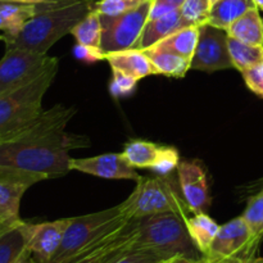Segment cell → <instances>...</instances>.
<instances>
[{"label": "cell", "instance_id": "obj_41", "mask_svg": "<svg viewBox=\"0 0 263 263\" xmlns=\"http://www.w3.org/2000/svg\"><path fill=\"white\" fill-rule=\"evenodd\" d=\"M218 0H210V4H211V8H212V5H215L216 3H217Z\"/></svg>", "mask_w": 263, "mask_h": 263}, {"label": "cell", "instance_id": "obj_13", "mask_svg": "<svg viewBox=\"0 0 263 263\" xmlns=\"http://www.w3.org/2000/svg\"><path fill=\"white\" fill-rule=\"evenodd\" d=\"M72 218H61L50 222L22 225L26 236V249L41 263H50L61 247Z\"/></svg>", "mask_w": 263, "mask_h": 263}, {"label": "cell", "instance_id": "obj_31", "mask_svg": "<svg viewBox=\"0 0 263 263\" xmlns=\"http://www.w3.org/2000/svg\"><path fill=\"white\" fill-rule=\"evenodd\" d=\"M163 261H167V259H163L154 252L146 251V249H136L133 246L130 251L123 253L112 263H161Z\"/></svg>", "mask_w": 263, "mask_h": 263}, {"label": "cell", "instance_id": "obj_27", "mask_svg": "<svg viewBox=\"0 0 263 263\" xmlns=\"http://www.w3.org/2000/svg\"><path fill=\"white\" fill-rule=\"evenodd\" d=\"M22 225L0 234V263H15L26 251Z\"/></svg>", "mask_w": 263, "mask_h": 263}, {"label": "cell", "instance_id": "obj_2", "mask_svg": "<svg viewBox=\"0 0 263 263\" xmlns=\"http://www.w3.org/2000/svg\"><path fill=\"white\" fill-rule=\"evenodd\" d=\"M92 5L86 0H49L36 4V14L15 36L4 37L5 49H26L46 54L49 49L86 17Z\"/></svg>", "mask_w": 263, "mask_h": 263}, {"label": "cell", "instance_id": "obj_36", "mask_svg": "<svg viewBox=\"0 0 263 263\" xmlns=\"http://www.w3.org/2000/svg\"><path fill=\"white\" fill-rule=\"evenodd\" d=\"M15 263H41V262L37 261V259H36L35 257H33L32 254H31L30 252L26 249V251L23 252L22 256L20 257V259H18V261Z\"/></svg>", "mask_w": 263, "mask_h": 263}, {"label": "cell", "instance_id": "obj_14", "mask_svg": "<svg viewBox=\"0 0 263 263\" xmlns=\"http://www.w3.org/2000/svg\"><path fill=\"white\" fill-rule=\"evenodd\" d=\"M259 241H254L251 229L243 216L229 221L220 226L217 235L211 246L210 252L204 257L225 258L246 252L258 251Z\"/></svg>", "mask_w": 263, "mask_h": 263}, {"label": "cell", "instance_id": "obj_23", "mask_svg": "<svg viewBox=\"0 0 263 263\" xmlns=\"http://www.w3.org/2000/svg\"><path fill=\"white\" fill-rule=\"evenodd\" d=\"M252 8H257L253 0H218L212 5L208 25L228 30L229 26Z\"/></svg>", "mask_w": 263, "mask_h": 263}, {"label": "cell", "instance_id": "obj_44", "mask_svg": "<svg viewBox=\"0 0 263 263\" xmlns=\"http://www.w3.org/2000/svg\"><path fill=\"white\" fill-rule=\"evenodd\" d=\"M2 3H3V0H0V4H2Z\"/></svg>", "mask_w": 263, "mask_h": 263}, {"label": "cell", "instance_id": "obj_6", "mask_svg": "<svg viewBox=\"0 0 263 263\" xmlns=\"http://www.w3.org/2000/svg\"><path fill=\"white\" fill-rule=\"evenodd\" d=\"M130 221V218L126 216L122 204L100 212L72 217L61 247L50 263H61L91 244L92 241L123 228Z\"/></svg>", "mask_w": 263, "mask_h": 263}, {"label": "cell", "instance_id": "obj_22", "mask_svg": "<svg viewBox=\"0 0 263 263\" xmlns=\"http://www.w3.org/2000/svg\"><path fill=\"white\" fill-rule=\"evenodd\" d=\"M35 14V4L3 2L0 4V30L4 31L3 36H15Z\"/></svg>", "mask_w": 263, "mask_h": 263}, {"label": "cell", "instance_id": "obj_10", "mask_svg": "<svg viewBox=\"0 0 263 263\" xmlns=\"http://www.w3.org/2000/svg\"><path fill=\"white\" fill-rule=\"evenodd\" d=\"M228 39L226 30L208 23L199 26V39L190 62V69L216 72L234 68L229 53Z\"/></svg>", "mask_w": 263, "mask_h": 263}, {"label": "cell", "instance_id": "obj_5", "mask_svg": "<svg viewBox=\"0 0 263 263\" xmlns=\"http://www.w3.org/2000/svg\"><path fill=\"white\" fill-rule=\"evenodd\" d=\"M130 220H139L158 213H177L186 220L187 205L182 195H179L167 175L143 177L138 180L135 190L121 203Z\"/></svg>", "mask_w": 263, "mask_h": 263}, {"label": "cell", "instance_id": "obj_39", "mask_svg": "<svg viewBox=\"0 0 263 263\" xmlns=\"http://www.w3.org/2000/svg\"><path fill=\"white\" fill-rule=\"evenodd\" d=\"M161 263H192L186 259H181V258H174V259H167V261H163Z\"/></svg>", "mask_w": 263, "mask_h": 263}, {"label": "cell", "instance_id": "obj_32", "mask_svg": "<svg viewBox=\"0 0 263 263\" xmlns=\"http://www.w3.org/2000/svg\"><path fill=\"white\" fill-rule=\"evenodd\" d=\"M243 79L252 92L263 98V61L253 68L243 72Z\"/></svg>", "mask_w": 263, "mask_h": 263}, {"label": "cell", "instance_id": "obj_34", "mask_svg": "<svg viewBox=\"0 0 263 263\" xmlns=\"http://www.w3.org/2000/svg\"><path fill=\"white\" fill-rule=\"evenodd\" d=\"M257 251L252 252H246V253L236 254V256L231 257H225V258H208V257L202 256L198 261L192 262V263H246L247 259L251 256L256 254Z\"/></svg>", "mask_w": 263, "mask_h": 263}, {"label": "cell", "instance_id": "obj_3", "mask_svg": "<svg viewBox=\"0 0 263 263\" xmlns=\"http://www.w3.org/2000/svg\"><path fill=\"white\" fill-rule=\"evenodd\" d=\"M134 248L152 251L163 259L195 262L202 257L187 233L185 218L177 213H158L139 218Z\"/></svg>", "mask_w": 263, "mask_h": 263}, {"label": "cell", "instance_id": "obj_16", "mask_svg": "<svg viewBox=\"0 0 263 263\" xmlns=\"http://www.w3.org/2000/svg\"><path fill=\"white\" fill-rule=\"evenodd\" d=\"M69 170L108 180L140 179L135 167L131 166L123 153H108L90 158H71Z\"/></svg>", "mask_w": 263, "mask_h": 263}, {"label": "cell", "instance_id": "obj_26", "mask_svg": "<svg viewBox=\"0 0 263 263\" xmlns=\"http://www.w3.org/2000/svg\"><path fill=\"white\" fill-rule=\"evenodd\" d=\"M228 45L234 68L241 73L263 61V46L261 45H249L230 36L228 39Z\"/></svg>", "mask_w": 263, "mask_h": 263}, {"label": "cell", "instance_id": "obj_20", "mask_svg": "<svg viewBox=\"0 0 263 263\" xmlns=\"http://www.w3.org/2000/svg\"><path fill=\"white\" fill-rule=\"evenodd\" d=\"M198 39H199V26H185L151 48L177 54V55L184 57L192 62L195 48H197Z\"/></svg>", "mask_w": 263, "mask_h": 263}, {"label": "cell", "instance_id": "obj_33", "mask_svg": "<svg viewBox=\"0 0 263 263\" xmlns=\"http://www.w3.org/2000/svg\"><path fill=\"white\" fill-rule=\"evenodd\" d=\"M185 0H151V12L148 20L161 17L175 9H180Z\"/></svg>", "mask_w": 263, "mask_h": 263}, {"label": "cell", "instance_id": "obj_7", "mask_svg": "<svg viewBox=\"0 0 263 263\" xmlns=\"http://www.w3.org/2000/svg\"><path fill=\"white\" fill-rule=\"evenodd\" d=\"M149 12H151V0L125 14L116 15V17L100 15L103 53L107 54L135 48L143 32L144 26L148 22Z\"/></svg>", "mask_w": 263, "mask_h": 263}, {"label": "cell", "instance_id": "obj_29", "mask_svg": "<svg viewBox=\"0 0 263 263\" xmlns=\"http://www.w3.org/2000/svg\"><path fill=\"white\" fill-rule=\"evenodd\" d=\"M180 12L189 26H202L210 18V0H185Z\"/></svg>", "mask_w": 263, "mask_h": 263}, {"label": "cell", "instance_id": "obj_9", "mask_svg": "<svg viewBox=\"0 0 263 263\" xmlns=\"http://www.w3.org/2000/svg\"><path fill=\"white\" fill-rule=\"evenodd\" d=\"M136 236L138 220H131L123 228L92 241L61 263H112L131 249Z\"/></svg>", "mask_w": 263, "mask_h": 263}, {"label": "cell", "instance_id": "obj_30", "mask_svg": "<svg viewBox=\"0 0 263 263\" xmlns=\"http://www.w3.org/2000/svg\"><path fill=\"white\" fill-rule=\"evenodd\" d=\"M148 0H98L92 4V9L100 15L116 17L135 10Z\"/></svg>", "mask_w": 263, "mask_h": 263}, {"label": "cell", "instance_id": "obj_37", "mask_svg": "<svg viewBox=\"0 0 263 263\" xmlns=\"http://www.w3.org/2000/svg\"><path fill=\"white\" fill-rule=\"evenodd\" d=\"M3 2L8 3H22V4H41V3H46L49 0H3Z\"/></svg>", "mask_w": 263, "mask_h": 263}, {"label": "cell", "instance_id": "obj_15", "mask_svg": "<svg viewBox=\"0 0 263 263\" xmlns=\"http://www.w3.org/2000/svg\"><path fill=\"white\" fill-rule=\"evenodd\" d=\"M180 189L190 213L207 212L211 207L207 174L199 161L180 162L177 166Z\"/></svg>", "mask_w": 263, "mask_h": 263}, {"label": "cell", "instance_id": "obj_35", "mask_svg": "<svg viewBox=\"0 0 263 263\" xmlns=\"http://www.w3.org/2000/svg\"><path fill=\"white\" fill-rule=\"evenodd\" d=\"M113 80H115V86L118 91L125 92L130 91L134 89V86L136 85V81H134L133 79H128V77L122 76V74L113 73Z\"/></svg>", "mask_w": 263, "mask_h": 263}, {"label": "cell", "instance_id": "obj_42", "mask_svg": "<svg viewBox=\"0 0 263 263\" xmlns=\"http://www.w3.org/2000/svg\"><path fill=\"white\" fill-rule=\"evenodd\" d=\"M86 2H89V3H90V4H91V5H92V4H94V3H95V2H98V0H86Z\"/></svg>", "mask_w": 263, "mask_h": 263}, {"label": "cell", "instance_id": "obj_43", "mask_svg": "<svg viewBox=\"0 0 263 263\" xmlns=\"http://www.w3.org/2000/svg\"><path fill=\"white\" fill-rule=\"evenodd\" d=\"M0 40H3V35H0Z\"/></svg>", "mask_w": 263, "mask_h": 263}, {"label": "cell", "instance_id": "obj_19", "mask_svg": "<svg viewBox=\"0 0 263 263\" xmlns=\"http://www.w3.org/2000/svg\"><path fill=\"white\" fill-rule=\"evenodd\" d=\"M230 37L249 45L263 46V18L258 8H252L234 21L226 30Z\"/></svg>", "mask_w": 263, "mask_h": 263}, {"label": "cell", "instance_id": "obj_8", "mask_svg": "<svg viewBox=\"0 0 263 263\" xmlns=\"http://www.w3.org/2000/svg\"><path fill=\"white\" fill-rule=\"evenodd\" d=\"M58 59L26 49H5L0 59V94L17 89L45 72Z\"/></svg>", "mask_w": 263, "mask_h": 263}, {"label": "cell", "instance_id": "obj_11", "mask_svg": "<svg viewBox=\"0 0 263 263\" xmlns=\"http://www.w3.org/2000/svg\"><path fill=\"white\" fill-rule=\"evenodd\" d=\"M40 181L36 176L0 168V234L25 222L20 216L21 200L28 187Z\"/></svg>", "mask_w": 263, "mask_h": 263}, {"label": "cell", "instance_id": "obj_25", "mask_svg": "<svg viewBox=\"0 0 263 263\" xmlns=\"http://www.w3.org/2000/svg\"><path fill=\"white\" fill-rule=\"evenodd\" d=\"M144 51L151 59L157 74L182 79L190 69V61L184 57L170 51L158 50L156 48H148Z\"/></svg>", "mask_w": 263, "mask_h": 263}, {"label": "cell", "instance_id": "obj_38", "mask_svg": "<svg viewBox=\"0 0 263 263\" xmlns=\"http://www.w3.org/2000/svg\"><path fill=\"white\" fill-rule=\"evenodd\" d=\"M256 254L249 257V258L246 261V263H263V257H257Z\"/></svg>", "mask_w": 263, "mask_h": 263}, {"label": "cell", "instance_id": "obj_24", "mask_svg": "<svg viewBox=\"0 0 263 263\" xmlns=\"http://www.w3.org/2000/svg\"><path fill=\"white\" fill-rule=\"evenodd\" d=\"M71 35L76 39L77 45L104 54L102 50V20L94 9L72 28Z\"/></svg>", "mask_w": 263, "mask_h": 263}, {"label": "cell", "instance_id": "obj_4", "mask_svg": "<svg viewBox=\"0 0 263 263\" xmlns=\"http://www.w3.org/2000/svg\"><path fill=\"white\" fill-rule=\"evenodd\" d=\"M54 62L32 81L0 94V139L10 135L43 113V98L58 72Z\"/></svg>", "mask_w": 263, "mask_h": 263}, {"label": "cell", "instance_id": "obj_28", "mask_svg": "<svg viewBox=\"0 0 263 263\" xmlns=\"http://www.w3.org/2000/svg\"><path fill=\"white\" fill-rule=\"evenodd\" d=\"M241 216L251 229L253 240L261 243L263 239V190L249 200Z\"/></svg>", "mask_w": 263, "mask_h": 263}, {"label": "cell", "instance_id": "obj_18", "mask_svg": "<svg viewBox=\"0 0 263 263\" xmlns=\"http://www.w3.org/2000/svg\"><path fill=\"white\" fill-rule=\"evenodd\" d=\"M185 26L189 25L182 18L180 9H175L172 12L161 15V17L148 20V22L144 26L140 39H139L134 49L145 50V49L156 45L157 43H159L164 37L171 35L172 32L185 27Z\"/></svg>", "mask_w": 263, "mask_h": 263}, {"label": "cell", "instance_id": "obj_21", "mask_svg": "<svg viewBox=\"0 0 263 263\" xmlns=\"http://www.w3.org/2000/svg\"><path fill=\"white\" fill-rule=\"evenodd\" d=\"M187 233L202 256L210 252L211 246L220 230V225L205 212L195 213L185 220Z\"/></svg>", "mask_w": 263, "mask_h": 263}, {"label": "cell", "instance_id": "obj_1", "mask_svg": "<svg viewBox=\"0 0 263 263\" xmlns=\"http://www.w3.org/2000/svg\"><path fill=\"white\" fill-rule=\"evenodd\" d=\"M84 135L64 131L39 138L0 140V168L36 176L44 181L68 174L69 152L90 146Z\"/></svg>", "mask_w": 263, "mask_h": 263}, {"label": "cell", "instance_id": "obj_40", "mask_svg": "<svg viewBox=\"0 0 263 263\" xmlns=\"http://www.w3.org/2000/svg\"><path fill=\"white\" fill-rule=\"evenodd\" d=\"M254 4H256V7L258 8V9L263 10V0H253Z\"/></svg>", "mask_w": 263, "mask_h": 263}, {"label": "cell", "instance_id": "obj_17", "mask_svg": "<svg viewBox=\"0 0 263 263\" xmlns=\"http://www.w3.org/2000/svg\"><path fill=\"white\" fill-rule=\"evenodd\" d=\"M105 61L109 63L112 73L122 74L136 82L151 74H157L149 57L140 49L133 48L107 53Z\"/></svg>", "mask_w": 263, "mask_h": 263}, {"label": "cell", "instance_id": "obj_12", "mask_svg": "<svg viewBox=\"0 0 263 263\" xmlns=\"http://www.w3.org/2000/svg\"><path fill=\"white\" fill-rule=\"evenodd\" d=\"M122 153L135 168L152 170L159 175H168L180 163L176 148L146 140H131L126 144Z\"/></svg>", "mask_w": 263, "mask_h": 263}]
</instances>
